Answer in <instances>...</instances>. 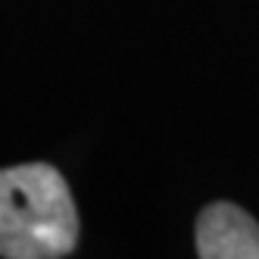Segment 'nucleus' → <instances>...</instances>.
I'll return each mask as SVG.
<instances>
[{"instance_id":"nucleus-1","label":"nucleus","mask_w":259,"mask_h":259,"mask_svg":"<svg viewBox=\"0 0 259 259\" xmlns=\"http://www.w3.org/2000/svg\"><path fill=\"white\" fill-rule=\"evenodd\" d=\"M78 240V212L66 178L47 162L0 169V256L57 259Z\"/></svg>"},{"instance_id":"nucleus-2","label":"nucleus","mask_w":259,"mask_h":259,"mask_svg":"<svg viewBox=\"0 0 259 259\" xmlns=\"http://www.w3.org/2000/svg\"><path fill=\"white\" fill-rule=\"evenodd\" d=\"M197 256L259 259V225L234 203H212L197 219Z\"/></svg>"}]
</instances>
